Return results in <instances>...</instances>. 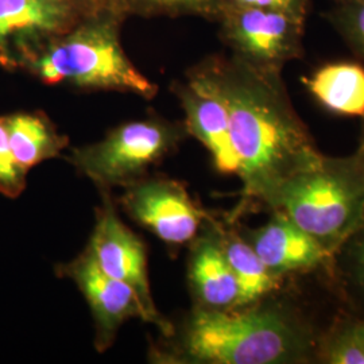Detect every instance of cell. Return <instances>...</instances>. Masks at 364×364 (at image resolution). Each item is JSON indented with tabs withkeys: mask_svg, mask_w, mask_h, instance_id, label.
Returning a JSON list of instances; mask_svg holds the SVG:
<instances>
[{
	"mask_svg": "<svg viewBox=\"0 0 364 364\" xmlns=\"http://www.w3.org/2000/svg\"><path fill=\"white\" fill-rule=\"evenodd\" d=\"M87 250L105 274L134 290L144 311V321L154 324L162 333L171 336L173 326L156 311L151 297L146 246L141 237L120 220L108 192H105L103 205L97 209L95 230Z\"/></svg>",
	"mask_w": 364,
	"mask_h": 364,
	"instance_id": "cell-8",
	"label": "cell"
},
{
	"mask_svg": "<svg viewBox=\"0 0 364 364\" xmlns=\"http://www.w3.org/2000/svg\"><path fill=\"white\" fill-rule=\"evenodd\" d=\"M313 97L332 114L364 117V66L331 63L304 80Z\"/></svg>",
	"mask_w": 364,
	"mask_h": 364,
	"instance_id": "cell-15",
	"label": "cell"
},
{
	"mask_svg": "<svg viewBox=\"0 0 364 364\" xmlns=\"http://www.w3.org/2000/svg\"><path fill=\"white\" fill-rule=\"evenodd\" d=\"M25 170L15 161L10 146L6 117H0V193L9 198H16L26 188Z\"/></svg>",
	"mask_w": 364,
	"mask_h": 364,
	"instance_id": "cell-21",
	"label": "cell"
},
{
	"mask_svg": "<svg viewBox=\"0 0 364 364\" xmlns=\"http://www.w3.org/2000/svg\"><path fill=\"white\" fill-rule=\"evenodd\" d=\"M117 0H0V65L23 69L49 41Z\"/></svg>",
	"mask_w": 364,
	"mask_h": 364,
	"instance_id": "cell-7",
	"label": "cell"
},
{
	"mask_svg": "<svg viewBox=\"0 0 364 364\" xmlns=\"http://www.w3.org/2000/svg\"><path fill=\"white\" fill-rule=\"evenodd\" d=\"M117 3L127 16H197L215 23L225 4L224 0H117Z\"/></svg>",
	"mask_w": 364,
	"mask_h": 364,
	"instance_id": "cell-18",
	"label": "cell"
},
{
	"mask_svg": "<svg viewBox=\"0 0 364 364\" xmlns=\"http://www.w3.org/2000/svg\"><path fill=\"white\" fill-rule=\"evenodd\" d=\"M316 363L364 364V344L353 335L348 321L321 335Z\"/></svg>",
	"mask_w": 364,
	"mask_h": 364,
	"instance_id": "cell-19",
	"label": "cell"
},
{
	"mask_svg": "<svg viewBox=\"0 0 364 364\" xmlns=\"http://www.w3.org/2000/svg\"><path fill=\"white\" fill-rule=\"evenodd\" d=\"M320 338L301 311L270 296L231 309L196 306L182 329L180 358L188 363H316Z\"/></svg>",
	"mask_w": 364,
	"mask_h": 364,
	"instance_id": "cell-2",
	"label": "cell"
},
{
	"mask_svg": "<svg viewBox=\"0 0 364 364\" xmlns=\"http://www.w3.org/2000/svg\"><path fill=\"white\" fill-rule=\"evenodd\" d=\"M6 124L15 161L26 173L43 161L60 156L69 144L42 111L7 115Z\"/></svg>",
	"mask_w": 364,
	"mask_h": 364,
	"instance_id": "cell-16",
	"label": "cell"
},
{
	"mask_svg": "<svg viewBox=\"0 0 364 364\" xmlns=\"http://www.w3.org/2000/svg\"><path fill=\"white\" fill-rule=\"evenodd\" d=\"M127 18L117 3L108 4L45 43L23 69L46 85L123 92L151 100L158 85L135 66L122 45Z\"/></svg>",
	"mask_w": 364,
	"mask_h": 364,
	"instance_id": "cell-3",
	"label": "cell"
},
{
	"mask_svg": "<svg viewBox=\"0 0 364 364\" xmlns=\"http://www.w3.org/2000/svg\"><path fill=\"white\" fill-rule=\"evenodd\" d=\"M228 6L237 7H259L296 14L299 16L308 15L312 0H224ZM224 4V6H225Z\"/></svg>",
	"mask_w": 364,
	"mask_h": 364,
	"instance_id": "cell-22",
	"label": "cell"
},
{
	"mask_svg": "<svg viewBox=\"0 0 364 364\" xmlns=\"http://www.w3.org/2000/svg\"><path fill=\"white\" fill-rule=\"evenodd\" d=\"M333 1H336V0H333Z\"/></svg>",
	"mask_w": 364,
	"mask_h": 364,
	"instance_id": "cell-26",
	"label": "cell"
},
{
	"mask_svg": "<svg viewBox=\"0 0 364 364\" xmlns=\"http://www.w3.org/2000/svg\"><path fill=\"white\" fill-rule=\"evenodd\" d=\"M186 135L183 122L158 117L134 120L109 131L97 144L75 149L70 162L103 192L112 186L127 188L144 178Z\"/></svg>",
	"mask_w": 364,
	"mask_h": 364,
	"instance_id": "cell-5",
	"label": "cell"
},
{
	"mask_svg": "<svg viewBox=\"0 0 364 364\" xmlns=\"http://www.w3.org/2000/svg\"><path fill=\"white\" fill-rule=\"evenodd\" d=\"M326 269L353 317L364 318V220L332 254Z\"/></svg>",
	"mask_w": 364,
	"mask_h": 364,
	"instance_id": "cell-17",
	"label": "cell"
},
{
	"mask_svg": "<svg viewBox=\"0 0 364 364\" xmlns=\"http://www.w3.org/2000/svg\"><path fill=\"white\" fill-rule=\"evenodd\" d=\"M221 247L232 269L239 287L235 308L247 306L273 296L281 289L284 277L272 273L239 230L215 220Z\"/></svg>",
	"mask_w": 364,
	"mask_h": 364,
	"instance_id": "cell-14",
	"label": "cell"
},
{
	"mask_svg": "<svg viewBox=\"0 0 364 364\" xmlns=\"http://www.w3.org/2000/svg\"><path fill=\"white\" fill-rule=\"evenodd\" d=\"M270 210L287 215L332 255L364 220L360 156H323L279 189Z\"/></svg>",
	"mask_w": 364,
	"mask_h": 364,
	"instance_id": "cell-4",
	"label": "cell"
},
{
	"mask_svg": "<svg viewBox=\"0 0 364 364\" xmlns=\"http://www.w3.org/2000/svg\"><path fill=\"white\" fill-rule=\"evenodd\" d=\"M305 21L287 11L225 4L216 23L232 55L250 65L282 70L304 57Z\"/></svg>",
	"mask_w": 364,
	"mask_h": 364,
	"instance_id": "cell-6",
	"label": "cell"
},
{
	"mask_svg": "<svg viewBox=\"0 0 364 364\" xmlns=\"http://www.w3.org/2000/svg\"><path fill=\"white\" fill-rule=\"evenodd\" d=\"M122 204L134 220L170 246L195 240L209 216L182 183L168 178H142L132 183L127 186Z\"/></svg>",
	"mask_w": 364,
	"mask_h": 364,
	"instance_id": "cell-9",
	"label": "cell"
},
{
	"mask_svg": "<svg viewBox=\"0 0 364 364\" xmlns=\"http://www.w3.org/2000/svg\"><path fill=\"white\" fill-rule=\"evenodd\" d=\"M60 272L75 281L91 308L96 326L95 344L99 351L111 347L124 321L132 317L144 320V311L134 290L105 274L88 250Z\"/></svg>",
	"mask_w": 364,
	"mask_h": 364,
	"instance_id": "cell-11",
	"label": "cell"
},
{
	"mask_svg": "<svg viewBox=\"0 0 364 364\" xmlns=\"http://www.w3.org/2000/svg\"><path fill=\"white\" fill-rule=\"evenodd\" d=\"M185 114V129L205 146L213 166L220 174H237L227 107L220 95L196 66L185 81H176L171 87Z\"/></svg>",
	"mask_w": 364,
	"mask_h": 364,
	"instance_id": "cell-10",
	"label": "cell"
},
{
	"mask_svg": "<svg viewBox=\"0 0 364 364\" xmlns=\"http://www.w3.org/2000/svg\"><path fill=\"white\" fill-rule=\"evenodd\" d=\"M362 131H364V117H363V130Z\"/></svg>",
	"mask_w": 364,
	"mask_h": 364,
	"instance_id": "cell-25",
	"label": "cell"
},
{
	"mask_svg": "<svg viewBox=\"0 0 364 364\" xmlns=\"http://www.w3.org/2000/svg\"><path fill=\"white\" fill-rule=\"evenodd\" d=\"M205 232L196 239L189 260V281L197 306L231 309L237 304L239 287L221 247L215 219L208 216Z\"/></svg>",
	"mask_w": 364,
	"mask_h": 364,
	"instance_id": "cell-13",
	"label": "cell"
},
{
	"mask_svg": "<svg viewBox=\"0 0 364 364\" xmlns=\"http://www.w3.org/2000/svg\"><path fill=\"white\" fill-rule=\"evenodd\" d=\"M272 273H289L326 267L331 254L311 235L279 210H273L267 224L252 231H240Z\"/></svg>",
	"mask_w": 364,
	"mask_h": 364,
	"instance_id": "cell-12",
	"label": "cell"
},
{
	"mask_svg": "<svg viewBox=\"0 0 364 364\" xmlns=\"http://www.w3.org/2000/svg\"><path fill=\"white\" fill-rule=\"evenodd\" d=\"M326 18L364 63V0H336Z\"/></svg>",
	"mask_w": 364,
	"mask_h": 364,
	"instance_id": "cell-20",
	"label": "cell"
},
{
	"mask_svg": "<svg viewBox=\"0 0 364 364\" xmlns=\"http://www.w3.org/2000/svg\"><path fill=\"white\" fill-rule=\"evenodd\" d=\"M347 321H348V326L351 328L353 335L364 344V318L352 317V318L347 320Z\"/></svg>",
	"mask_w": 364,
	"mask_h": 364,
	"instance_id": "cell-23",
	"label": "cell"
},
{
	"mask_svg": "<svg viewBox=\"0 0 364 364\" xmlns=\"http://www.w3.org/2000/svg\"><path fill=\"white\" fill-rule=\"evenodd\" d=\"M359 156H360V159H362V162H363L364 165V131H362V139H360V146H359V149H358V151H356Z\"/></svg>",
	"mask_w": 364,
	"mask_h": 364,
	"instance_id": "cell-24",
	"label": "cell"
},
{
	"mask_svg": "<svg viewBox=\"0 0 364 364\" xmlns=\"http://www.w3.org/2000/svg\"><path fill=\"white\" fill-rule=\"evenodd\" d=\"M196 68L228 111L245 212L272 208L279 189L318 165L324 154L297 114L282 70L250 65L235 55H210Z\"/></svg>",
	"mask_w": 364,
	"mask_h": 364,
	"instance_id": "cell-1",
	"label": "cell"
}]
</instances>
